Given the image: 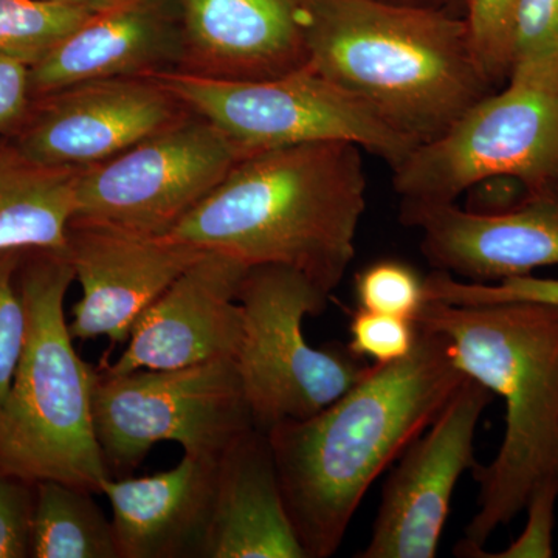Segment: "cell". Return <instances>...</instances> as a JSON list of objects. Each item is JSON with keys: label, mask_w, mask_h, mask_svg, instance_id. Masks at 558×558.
Listing matches in <instances>:
<instances>
[{"label": "cell", "mask_w": 558, "mask_h": 558, "mask_svg": "<svg viewBox=\"0 0 558 558\" xmlns=\"http://www.w3.org/2000/svg\"><path fill=\"white\" fill-rule=\"evenodd\" d=\"M465 379L446 337L417 326L407 357L374 365L325 410L267 432L286 509L307 558L339 550L371 484L435 422Z\"/></svg>", "instance_id": "cell-1"}, {"label": "cell", "mask_w": 558, "mask_h": 558, "mask_svg": "<svg viewBox=\"0 0 558 558\" xmlns=\"http://www.w3.org/2000/svg\"><path fill=\"white\" fill-rule=\"evenodd\" d=\"M362 153L315 142L250 154L165 238L247 266L292 267L330 296L366 208Z\"/></svg>", "instance_id": "cell-2"}, {"label": "cell", "mask_w": 558, "mask_h": 558, "mask_svg": "<svg viewBox=\"0 0 558 558\" xmlns=\"http://www.w3.org/2000/svg\"><path fill=\"white\" fill-rule=\"evenodd\" d=\"M414 323L442 333L458 368L506 403V433L494 461L476 462L478 512L465 538L483 548L537 495H558V306L427 301Z\"/></svg>", "instance_id": "cell-3"}, {"label": "cell", "mask_w": 558, "mask_h": 558, "mask_svg": "<svg viewBox=\"0 0 558 558\" xmlns=\"http://www.w3.org/2000/svg\"><path fill=\"white\" fill-rule=\"evenodd\" d=\"M310 65L421 146L494 92L468 22L446 7L315 0Z\"/></svg>", "instance_id": "cell-4"}, {"label": "cell", "mask_w": 558, "mask_h": 558, "mask_svg": "<svg viewBox=\"0 0 558 558\" xmlns=\"http://www.w3.org/2000/svg\"><path fill=\"white\" fill-rule=\"evenodd\" d=\"M16 281L27 332L0 407V473L101 494L102 481L112 475L95 435L97 368L76 354L64 315L65 295L75 281L68 252L25 250Z\"/></svg>", "instance_id": "cell-5"}, {"label": "cell", "mask_w": 558, "mask_h": 558, "mask_svg": "<svg viewBox=\"0 0 558 558\" xmlns=\"http://www.w3.org/2000/svg\"><path fill=\"white\" fill-rule=\"evenodd\" d=\"M328 300L292 267L258 264L245 274L238 293L244 332L234 362L260 432L314 416L373 369L343 344L314 348L304 337V318L323 314Z\"/></svg>", "instance_id": "cell-6"}, {"label": "cell", "mask_w": 558, "mask_h": 558, "mask_svg": "<svg viewBox=\"0 0 558 558\" xmlns=\"http://www.w3.org/2000/svg\"><path fill=\"white\" fill-rule=\"evenodd\" d=\"M95 435L110 473L126 475L159 442L219 461L255 428L236 362L211 360L179 369L95 373Z\"/></svg>", "instance_id": "cell-7"}, {"label": "cell", "mask_w": 558, "mask_h": 558, "mask_svg": "<svg viewBox=\"0 0 558 558\" xmlns=\"http://www.w3.org/2000/svg\"><path fill=\"white\" fill-rule=\"evenodd\" d=\"M153 76L245 157L303 143L349 142L395 170L416 149L365 102L310 64L259 81L204 78L178 70Z\"/></svg>", "instance_id": "cell-8"}, {"label": "cell", "mask_w": 558, "mask_h": 558, "mask_svg": "<svg viewBox=\"0 0 558 558\" xmlns=\"http://www.w3.org/2000/svg\"><path fill=\"white\" fill-rule=\"evenodd\" d=\"M391 171L392 189L414 204L457 202L487 178L558 197V89L508 81Z\"/></svg>", "instance_id": "cell-9"}, {"label": "cell", "mask_w": 558, "mask_h": 558, "mask_svg": "<svg viewBox=\"0 0 558 558\" xmlns=\"http://www.w3.org/2000/svg\"><path fill=\"white\" fill-rule=\"evenodd\" d=\"M244 157L191 112L119 156L81 168L72 222L167 236Z\"/></svg>", "instance_id": "cell-10"}, {"label": "cell", "mask_w": 558, "mask_h": 558, "mask_svg": "<svg viewBox=\"0 0 558 558\" xmlns=\"http://www.w3.org/2000/svg\"><path fill=\"white\" fill-rule=\"evenodd\" d=\"M494 392L465 379L432 425L403 451L384 486L373 535L360 558H433L454 487L476 464V427Z\"/></svg>", "instance_id": "cell-11"}, {"label": "cell", "mask_w": 558, "mask_h": 558, "mask_svg": "<svg viewBox=\"0 0 558 558\" xmlns=\"http://www.w3.org/2000/svg\"><path fill=\"white\" fill-rule=\"evenodd\" d=\"M190 113L154 76L87 81L33 98L21 126L7 138L39 163L86 168Z\"/></svg>", "instance_id": "cell-12"}, {"label": "cell", "mask_w": 558, "mask_h": 558, "mask_svg": "<svg viewBox=\"0 0 558 558\" xmlns=\"http://www.w3.org/2000/svg\"><path fill=\"white\" fill-rule=\"evenodd\" d=\"M68 256L83 296L69 323L73 340L126 344L142 315L204 250L165 236L70 222Z\"/></svg>", "instance_id": "cell-13"}, {"label": "cell", "mask_w": 558, "mask_h": 558, "mask_svg": "<svg viewBox=\"0 0 558 558\" xmlns=\"http://www.w3.org/2000/svg\"><path fill=\"white\" fill-rule=\"evenodd\" d=\"M248 269L226 253L205 252L142 315L121 357L101 366L102 373L236 359L244 332L238 293Z\"/></svg>", "instance_id": "cell-14"}, {"label": "cell", "mask_w": 558, "mask_h": 558, "mask_svg": "<svg viewBox=\"0 0 558 558\" xmlns=\"http://www.w3.org/2000/svg\"><path fill=\"white\" fill-rule=\"evenodd\" d=\"M400 220L421 231L433 269L464 281L495 284L558 266V197L531 196L498 215H478L457 202H402Z\"/></svg>", "instance_id": "cell-15"}, {"label": "cell", "mask_w": 558, "mask_h": 558, "mask_svg": "<svg viewBox=\"0 0 558 558\" xmlns=\"http://www.w3.org/2000/svg\"><path fill=\"white\" fill-rule=\"evenodd\" d=\"M178 72L213 80L278 78L310 64L315 0H175Z\"/></svg>", "instance_id": "cell-16"}, {"label": "cell", "mask_w": 558, "mask_h": 558, "mask_svg": "<svg viewBox=\"0 0 558 558\" xmlns=\"http://www.w3.org/2000/svg\"><path fill=\"white\" fill-rule=\"evenodd\" d=\"M182 51L178 2L134 0L95 13L32 65V97L87 81L174 72Z\"/></svg>", "instance_id": "cell-17"}, {"label": "cell", "mask_w": 558, "mask_h": 558, "mask_svg": "<svg viewBox=\"0 0 558 558\" xmlns=\"http://www.w3.org/2000/svg\"><path fill=\"white\" fill-rule=\"evenodd\" d=\"M218 462L183 454L167 472L102 481L119 558H201Z\"/></svg>", "instance_id": "cell-18"}, {"label": "cell", "mask_w": 558, "mask_h": 558, "mask_svg": "<svg viewBox=\"0 0 558 558\" xmlns=\"http://www.w3.org/2000/svg\"><path fill=\"white\" fill-rule=\"evenodd\" d=\"M201 558H307L286 509L269 436L256 427L219 459Z\"/></svg>", "instance_id": "cell-19"}, {"label": "cell", "mask_w": 558, "mask_h": 558, "mask_svg": "<svg viewBox=\"0 0 558 558\" xmlns=\"http://www.w3.org/2000/svg\"><path fill=\"white\" fill-rule=\"evenodd\" d=\"M80 170L39 163L0 138V252L68 248Z\"/></svg>", "instance_id": "cell-20"}, {"label": "cell", "mask_w": 558, "mask_h": 558, "mask_svg": "<svg viewBox=\"0 0 558 558\" xmlns=\"http://www.w3.org/2000/svg\"><path fill=\"white\" fill-rule=\"evenodd\" d=\"M94 495L60 481L36 483L32 557L119 558L112 521Z\"/></svg>", "instance_id": "cell-21"}, {"label": "cell", "mask_w": 558, "mask_h": 558, "mask_svg": "<svg viewBox=\"0 0 558 558\" xmlns=\"http://www.w3.org/2000/svg\"><path fill=\"white\" fill-rule=\"evenodd\" d=\"M94 14L58 0H0V57L32 68Z\"/></svg>", "instance_id": "cell-22"}, {"label": "cell", "mask_w": 558, "mask_h": 558, "mask_svg": "<svg viewBox=\"0 0 558 558\" xmlns=\"http://www.w3.org/2000/svg\"><path fill=\"white\" fill-rule=\"evenodd\" d=\"M508 81L558 89V0H520L513 16Z\"/></svg>", "instance_id": "cell-23"}, {"label": "cell", "mask_w": 558, "mask_h": 558, "mask_svg": "<svg viewBox=\"0 0 558 558\" xmlns=\"http://www.w3.org/2000/svg\"><path fill=\"white\" fill-rule=\"evenodd\" d=\"M520 0H464L470 43L495 90L508 84L513 16Z\"/></svg>", "instance_id": "cell-24"}, {"label": "cell", "mask_w": 558, "mask_h": 558, "mask_svg": "<svg viewBox=\"0 0 558 558\" xmlns=\"http://www.w3.org/2000/svg\"><path fill=\"white\" fill-rule=\"evenodd\" d=\"M360 310L413 319L425 300V278L402 260L369 264L355 277Z\"/></svg>", "instance_id": "cell-25"}, {"label": "cell", "mask_w": 558, "mask_h": 558, "mask_svg": "<svg viewBox=\"0 0 558 558\" xmlns=\"http://www.w3.org/2000/svg\"><path fill=\"white\" fill-rule=\"evenodd\" d=\"M425 300L440 303L490 304L509 303V301H532V303L558 306V279L513 277L502 279L495 284L454 279L447 271L435 270L425 277Z\"/></svg>", "instance_id": "cell-26"}, {"label": "cell", "mask_w": 558, "mask_h": 558, "mask_svg": "<svg viewBox=\"0 0 558 558\" xmlns=\"http://www.w3.org/2000/svg\"><path fill=\"white\" fill-rule=\"evenodd\" d=\"M24 252H0V407L9 396L27 332V314L16 281Z\"/></svg>", "instance_id": "cell-27"}, {"label": "cell", "mask_w": 558, "mask_h": 558, "mask_svg": "<svg viewBox=\"0 0 558 558\" xmlns=\"http://www.w3.org/2000/svg\"><path fill=\"white\" fill-rule=\"evenodd\" d=\"M348 348L355 355L371 359L374 365H388L407 357L416 343L417 326L413 319L360 310L351 319Z\"/></svg>", "instance_id": "cell-28"}, {"label": "cell", "mask_w": 558, "mask_h": 558, "mask_svg": "<svg viewBox=\"0 0 558 558\" xmlns=\"http://www.w3.org/2000/svg\"><path fill=\"white\" fill-rule=\"evenodd\" d=\"M35 484L0 473V558L32 556Z\"/></svg>", "instance_id": "cell-29"}, {"label": "cell", "mask_w": 558, "mask_h": 558, "mask_svg": "<svg viewBox=\"0 0 558 558\" xmlns=\"http://www.w3.org/2000/svg\"><path fill=\"white\" fill-rule=\"evenodd\" d=\"M32 100L31 65L0 57V138L21 126Z\"/></svg>", "instance_id": "cell-30"}, {"label": "cell", "mask_w": 558, "mask_h": 558, "mask_svg": "<svg viewBox=\"0 0 558 558\" xmlns=\"http://www.w3.org/2000/svg\"><path fill=\"white\" fill-rule=\"evenodd\" d=\"M465 209L478 215H498L519 207L531 197L526 186L510 178H487L473 183L468 191Z\"/></svg>", "instance_id": "cell-31"}, {"label": "cell", "mask_w": 558, "mask_h": 558, "mask_svg": "<svg viewBox=\"0 0 558 558\" xmlns=\"http://www.w3.org/2000/svg\"><path fill=\"white\" fill-rule=\"evenodd\" d=\"M58 2L73 3V5L86 7L95 13L116 9V7L124 5V3L134 2V0H58Z\"/></svg>", "instance_id": "cell-32"}, {"label": "cell", "mask_w": 558, "mask_h": 558, "mask_svg": "<svg viewBox=\"0 0 558 558\" xmlns=\"http://www.w3.org/2000/svg\"><path fill=\"white\" fill-rule=\"evenodd\" d=\"M380 2L400 3V5H421V7H446L447 0H380Z\"/></svg>", "instance_id": "cell-33"}]
</instances>
